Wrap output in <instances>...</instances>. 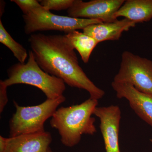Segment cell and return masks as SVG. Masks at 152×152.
<instances>
[{
	"instance_id": "6da1fadb",
	"label": "cell",
	"mask_w": 152,
	"mask_h": 152,
	"mask_svg": "<svg viewBox=\"0 0 152 152\" xmlns=\"http://www.w3.org/2000/svg\"><path fill=\"white\" fill-rule=\"evenodd\" d=\"M31 50L38 65L47 73L62 80L71 87L86 90L90 98L102 99L103 90L98 88L79 64L75 49L65 35H31Z\"/></svg>"
},
{
	"instance_id": "7a4b0ae2",
	"label": "cell",
	"mask_w": 152,
	"mask_h": 152,
	"mask_svg": "<svg viewBox=\"0 0 152 152\" xmlns=\"http://www.w3.org/2000/svg\"><path fill=\"white\" fill-rule=\"evenodd\" d=\"M98 105V100L90 98L79 104L57 109L50 124L58 130L63 145L72 148L80 142L83 135L96 132V119L92 115Z\"/></svg>"
},
{
	"instance_id": "3957f363",
	"label": "cell",
	"mask_w": 152,
	"mask_h": 152,
	"mask_svg": "<svg viewBox=\"0 0 152 152\" xmlns=\"http://www.w3.org/2000/svg\"><path fill=\"white\" fill-rule=\"evenodd\" d=\"M28 56L27 63H17L8 69V78L3 80L6 86L8 87L18 84L31 85L42 91L47 99H52L63 96L66 89L64 82L43 70L31 50L29 51Z\"/></svg>"
},
{
	"instance_id": "277c9868",
	"label": "cell",
	"mask_w": 152,
	"mask_h": 152,
	"mask_svg": "<svg viewBox=\"0 0 152 152\" xmlns=\"http://www.w3.org/2000/svg\"><path fill=\"white\" fill-rule=\"evenodd\" d=\"M66 100L63 95L56 99H47L37 105L28 107L20 106L14 101L16 111L9 121L10 137L45 132V123Z\"/></svg>"
},
{
	"instance_id": "5b68a950",
	"label": "cell",
	"mask_w": 152,
	"mask_h": 152,
	"mask_svg": "<svg viewBox=\"0 0 152 152\" xmlns=\"http://www.w3.org/2000/svg\"><path fill=\"white\" fill-rule=\"evenodd\" d=\"M23 17L25 23L24 31L26 34L50 30L61 31L67 34L73 31L83 30L90 25L103 23L99 20L55 15L42 6L27 15H23Z\"/></svg>"
},
{
	"instance_id": "8992f818",
	"label": "cell",
	"mask_w": 152,
	"mask_h": 152,
	"mask_svg": "<svg viewBox=\"0 0 152 152\" xmlns=\"http://www.w3.org/2000/svg\"><path fill=\"white\" fill-rule=\"evenodd\" d=\"M113 82L130 84L139 91L152 95V61L125 51Z\"/></svg>"
},
{
	"instance_id": "52a82bcc",
	"label": "cell",
	"mask_w": 152,
	"mask_h": 152,
	"mask_svg": "<svg viewBox=\"0 0 152 152\" xmlns=\"http://www.w3.org/2000/svg\"><path fill=\"white\" fill-rule=\"evenodd\" d=\"M124 0H92L84 2L75 0L67 10L72 18L97 20L103 23L115 21L114 15L124 3Z\"/></svg>"
},
{
	"instance_id": "ba28073f",
	"label": "cell",
	"mask_w": 152,
	"mask_h": 152,
	"mask_svg": "<svg viewBox=\"0 0 152 152\" xmlns=\"http://www.w3.org/2000/svg\"><path fill=\"white\" fill-rule=\"evenodd\" d=\"M94 115L100 120V129L103 138L106 152H121L119 132L121 112L119 106L98 107Z\"/></svg>"
},
{
	"instance_id": "9c48e42d",
	"label": "cell",
	"mask_w": 152,
	"mask_h": 152,
	"mask_svg": "<svg viewBox=\"0 0 152 152\" xmlns=\"http://www.w3.org/2000/svg\"><path fill=\"white\" fill-rule=\"evenodd\" d=\"M111 86L117 97L127 100L136 114L152 127V95L141 92L127 83L113 81Z\"/></svg>"
},
{
	"instance_id": "30bf717a",
	"label": "cell",
	"mask_w": 152,
	"mask_h": 152,
	"mask_svg": "<svg viewBox=\"0 0 152 152\" xmlns=\"http://www.w3.org/2000/svg\"><path fill=\"white\" fill-rule=\"evenodd\" d=\"M52 142L51 134L46 131L10 137L3 152H47Z\"/></svg>"
},
{
	"instance_id": "8fae6325",
	"label": "cell",
	"mask_w": 152,
	"mask_h": 152,
	"mask_svg": "<svg viewBox=\"0 0 152 152\" xmlns=\"http://www.w3.org/2000/svg\"><path fill=\"white\" fill-rule=\"evenodd\" d=\"M136 23L128 19L108 23L89 25L83 29V32L94 39L98 43L108 40L119 39L124 32L134 27Z\"/></svg>"
},
{
	"instance_id": "7c38bea8",
	"label": "cell",
	"mask_w": 152,
	"mask_h": 152,
	"mask_svg": "<svg viewBox=\"0 0 152 152\" xmlns=\"http://www.w3.org/2000/svg\"><path fill=\"white\" fill-rule=\"evenodd\" d=\"M124 17L137 23L150 21L152 19V0H127L114 15V18Z\"/></svg>"
},
{
	"instance_id": "4fadbf2b",
	"label": "cell",
	"mask_w": 152,
	"mask_h": 152,
	"mask_svg": "<svg viewBox=\"0 0 152 152\" xmlns=\"http://www.w3.org/2000/svg\"><path fill=\"white\" fill-rule=\"evenodd\" d=\"M74 49L80 55L85 64L88 62L91 54L99 43L92 37L78 31L66 34Z\"/></svg>"
},
{
	"instance_id": "5bb4252c",
	"label": "cell",
	"mask_w": 152,
	"mask_h": 152,
	"mask_svg": "<svg viewBox=\"0 0 152 152\" xmlns=\"http://www.w3.org/2000/svg\"><path fill=\"white\" fill-rule=\"evenodd\" d=\"M0 42L11 50L19 62L25 64L28 56L26 50L14 39L3 26L0 20Z\"/></svg>"
},
{
	"instance_id": "9a60e30c",
	"label": "cell",
	"mask_w": 152,
	"mask_h": 152,
	"mask_svg": "<svg viewBox=\"0 0 152 152\" xmlns=\"http://www.w3.org/2000/svg\"><path fill=\"white\" fill-rule=\"evenodd\" d=\"M75 0H42L39 1L41 5L48 10L60 11L69 10Z\"/></svg>"
},
{
	"instance_id": "2e32d148",
	"label": "cell",
	"mask_w": 152,
	"mask_h": 152,
	"mask_svg": "<svg viewBox=\"0 0 152 152\" xmlns=\"http://www.w3.org/2000/svg\"><path fill=\"white\" fill-rule=\"evenodd\" d=\"M15 3L23 13V15L28 14L37 8L42 7L39 1L37 0H11Z\"/></svg>"
},
{
	"instance_id": "e0dca14e",
	"label": "cell",
	"mask_w": 152,
	"mask_h": 152,
	"mask_svg": "<svg viewBox=\"0 0 152 152\" xmlns=\"http://www.w3.org/2000/svg\"><path fill=\"white\" fill-rule=\"evenodd\" d=\"M7 87L2 80H0V113H2L4 109L8 102L7 94Z\"/></svg>"
},
{
	"instance_id": "ac0fdd59",
	"label": "cell",
	"mask_w": 152,
	"mask_h": 152,
	"mask_svg": "<svg viewBox=\"0 0 152 152\" xmlns=\"http://www.w3.org/2000/svg\"><path fill=\"white\" fill-rule=\"evenodd\" d=\"M7 138L0 136V152H3L5 148Z\"/></svg>"
},
{
	"instance_id": "d6986e66",
	"label": "cell",
	"mask_w": 152,
	"mask_h": 152,
	"mask_svg": "<svg viewBox=\"0 0 152 152\" xmlns=\"http://www.w3.org/2000/svg\"><path fill=\"white\" fill-rule=\"evenodd\" d=\"M1 6H2V8H1V16L2 15L3 13L4 12V10L5 7H4V6L5 4V3L4 1H1Z\"/></svg>"
},
{
	"instance_id": "ffe728a7",
	"label": "cell",
	"mask_w": 152,
	"mask_h": 152,
	"mask_svg": "<svg viewBox=\"0 0 152 152\" xmlns=\"http://www.w3.org/2000/svg\"><path fill=\"white\" fill-rule=\"evenodd\" d=\"M47 152H54L53 151H52V150L50 148H49V149L48 150V151Z\"/></svg>"
},
{
	"instance_id": "44dd1931",
	"label": "cell",
	"mask_w": 152,
	"mask_h": 152,
	"mask_svg": "<svg viewBox=\"0 0 152 152\" xmlns=\"http://www.w3.org/2000/svg\"><path fill=\"white\" fill-rule=\"evenodd\" d=\"M150 141L152 143V139H150Z\"/></svg>"
}]
</instances>
